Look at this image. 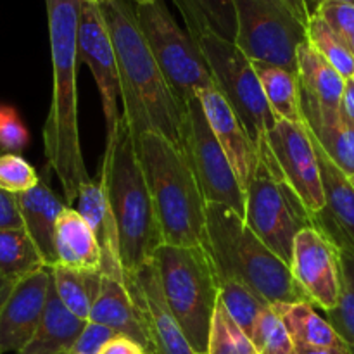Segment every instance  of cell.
<instances>
[{"mask_svg": "<svg viewBox=\"0 0 354 354\" xmlns=\"http://www.w3.org/2000/svg\"><path fill=\"white\" fill-rule=\"evenodd\" d=\"M100 12L118 59L123 120L133 138L152 131L185 147L187 111L176 100L138 26L130 0H102Z\"/></svg>", "mask_w": 354, "mask_h": 354, "instance_id": "obj_1", "label": "cell"}, {"mask_svg": "<svg viewBox=\"0 0 354 354\" xmlns=\"http://www.w3.org/2000/svg\"><path fill=\"white\" fill-rule=\"evenodd\" d=\"M52 54V102L44 127L47 165L57 176L68 206L90 182L78 131V28L83 0H45Z\"/></svg>", "mask_w": 354, "mask_h": 354, "instance_id": "obj_2", "label": "cell"}, {"mask_svg": "<svg viewBox=\"0 0 354 354\" xmlns=\"http://www.w3.org/2000/svg\"><path fill=\"white\" fill-rule=\"evenodd\" d=\"M100 185L118 225L124 275H135L152 261L162 235L135 138L124 120L106 144Z\"/></svg>", "mask_w": 354, "mask_h": 354, "instance_id": "obj_3", "label": "cell"}, {"mask_svg": "<svg viewBox=\"0 0 354 354\" xmlns=\"http://www.w3.org/2000/svg\"><path fill=\"white\" fill-rule=\"evenodd\" d=\"M158 216L162 244L206 248V201L182 149L158 133L135 140Z\"/></svg>", "mask_w": 354, "mask_h": 354, "instance_id": "obj_4", "label": "cell"}, {"mask_svg": "<svg viewBox=\"0 0 354 354\" xmlns=\"http://www.w3.org/2000/svg\"><path fill=\"white\" fill-rule=\"evenodd\" d=\"M207 249L218 280L245 283L268 304L310 303L297 286L290 266L280 259L235 211L218 204L206 206Z\"/></svg>", "mask_w": 354, "mask_h": 354, "instance_id": "obj_5", "label": "cell"}, {"mask_svg": "<svg viewBox=\"0 0 354 354\" xmlns=\"http://www.w3.org/2000/svg\"><path fill=\"white\" fill-rule=\"evenodd\" d=\"M162 296L197 354H207L220 282L209 249L162 244L154 258Z\"/></svg>", "mask_w": 354, "mask_h": 354, "instance_id": "obj_6", "label": "cell"}, {"mask_svg": "<svg viewBox=\"0 0 354 354\" xmlns=\"http://www.w3.org/2000/svg\"><path fill=\"white\" fill-rule=\"evenodd\" d=\"M133 7L138 26L159 69L165 75L173 95L187 111V106L197 99L201 92L216 86L199 41L178 26L161 0Z\"/></svg>", "mask_w": 354, "mask_h": 354, "instance_id": "obj_7", "label": "cell"}, {"mask_svg": "<svg viewBox=\"0 0 354 354\" xmlns=\"http://www.w3.org/2000/svg\"><path fill=\"white\" fill-rule=\"evenodd\" d=\"M199 45L209 64L214 85L244 124L258 154H268L266 140L279 120L270 109L252 61L234 41L213 33L204 35Z\"/></svg>", "mask_w": 354, "mask_h": 354, "instance_id": "obj_8", "label": "cell"}, {"mask_svg": "<svg viewBox=\"0 0 354 354\" xmlns=\"http://www.w3.org/2000/svg\"><path fill=\"white\" fill-rule=\"evenodd\" d=\"M245 223L289 266L297 234L317 227L315 214L308 211L282 173L261 159L245 189Z\"/></svg>", "mask_w": 354, "mask_h": 354, "instance_id": "obj_9", "label": "cell"}, {"mask_svg": "<svg viewBox=\"0 0 354 354\" xmlns=\"http://www.w3.org/2000/svg\"><path fill=\"white\" fill-rule=\"evenodd\" d=\"M235 45L252 62L279 66L297 75V48L308 30L287 0H234Z\"/></svg>", "mask_w": 354, "mask_h": 354, "instance_id": "obj_10", "label": "cell"}, {"mask_svg": "<svg viewBox=\"0 0 354 354\" xmlns=\"http://www.w3.org/2000/svg\"><path fill=\"white\" fill-rule=\"evenodd\" d=\"M183 152L192 165L206 204L228 207L245 220V190L214 137L199 97L187 106Z\"/></svg>", "mask_w": 354, "mask_h": 354, "instance_id": "obj_11", "label": "cell"}, {"mask_svg": "<svg viewBox=\"0 0 354 354\" xmlns=\"http://www.w3.org/2000/svg\"><path fill=\"white\" fill-rule=\"evenodd\" d=\"M78 61L85 62L92 73L100 92L104 118L107 127V140L116 135L123 116L118 100L121 97L120 69L109 30L97 2L83 0L78 28Z\"/></svg>", "mask_w": 354, "mask_h": 354, "instance_id": "obj_12", "label": "cell"}, {"mask_svg": "<svg viewBox=\"0 0 354 354\" xmlns=\"http://www.w3.org/2000/svg\"><path fill=\"white\" fill-rule=\"evenodd\" d=\"M266 145L275 156L286 182L301 197L308 211L311 214L324 211L325 192L322 171L306 123L297 127L290 121L279 120L275 128L270 131Z\"/></svg>", "mask_w": 354, "mask_h": 354, "instance_id": "obj_13", "label": "cell"}, {"mask_svg": "<svg viewBox=\"0 0 354 354\" xmlns=\"http://www.w3.org/2000/svg\"><path fill=\"white\" fill-rule=\"evenodd\" d=\"M290 272L315 308L330 311L337 306L341 297L339 248L322 228L310 227L297 234Z\"/></svg>", "mask_w": 354, "mask_h": 354, "instance_id": "obj_14", "label": "cell"}, {"mask_svg": "<svg viewBox=\"0 0 354 354\" xmlns=\"http://www.w3.org/2000/svg\"><path fill=\"white\" fill-rule=\"evenodd\" d=\"M124 283L147 337V354H197L169 313L154 261L124 275Z\"/></svg>", "mask_w": 354, "mask_h": 354, "instance_id": "obj_15", "label": "cell"}, {"mask_svg": "<svg viewBox=\"0 0 354 354\" xmlns=\"http://www.w3.org/2000/svg\"><path fill=\"white\" fill-rule=\"evenodd\" d=\"M50 279V268H44L16 282L0 308V354H17L33 339L47 306Z\"/></svg>", "mask_w": 354, "mask_h": 354, "instance_id": "obj_16", "label": "cell"}, {"mask_svg": "<svg viewBox=\"0 0 354 354\" xmlns=\"http://www.w3.org/2000/svg\"><path fill=\"white\" fill-rule=\"evenodd\" d=\"M199 100L203 104L207 121L213 128L214 137L223 147L242 189L245 190L259 162L258 149L254 147L244 124L241 123L237 114L228 106L216 86L201 92Z\"/></svg>", "mask_w": 354, "mask_h": 354, "instance_id": "obj_17", "label": "cell"}, {"mask_svg": "<svg viewBox=\"0 0 354 354\" xmlns=\"http://www.w3.org/2000/svg\"><path fill=\"white\" fill-rule=\"evenodd\" d=\"M313 144L325 192L324 211L315 214L317 227L322 228L335 245L354 251V185L351 178L325 154L315 138Z\"/></svg>", "mask_w": 354, "mask_h": 354, "instance_id": "obj_18", "label": "cell"}, {"mask_svg": "<svg viewBox=\"0 0 354 354\" xmlns=\"http://www.w3.org/2000/svg\"><path fill=\"white\" fill-rule=\"evenodd\" d=\"M301 88V86H299ZM301 109L311 137L348 176H354V123L342 111L320 106L301 88Z\"/></svg>", "mask_w": 354, "mask_h": 354, "instance_id": "obj_19", "label": "cell"}, {"mask_svg": "<svg viewBox=\"0 0 354 354\" xmlns=\"http://www.w3.org/2000/svg\"><path fill=\"white\" fill-rule=\"evenodd\" d=\"M75 209L85 218L88 227L92 228L93 235L97 239V244L100 248V254H102L100 273L104 277H111V279L123 280L124 282L118 225L100 182H92L90 180V182L83 183L78 192V197L75 201Z\"/></svg>", "mask_w": 354, "mask_h": 354, "instance_id": "obj_20", "label": "cell"}, {"mask_svg": "<svg viewBox=\"0 0 354 354\" xmlns=\"http://www.w3.org/2000/svg\"><path fill=\"white\" fill-rule=\"evenodd\" d=\"M17 204L23 216L24 230L33 239L47 268H54L55 265H59L57 251H55V228H57L59 216L68 207V204L55 196L44 178H40L35 189L19 194Z\"/></svg>", "mask_w": 354, "mask_h": 354, "instance_id": "obj_21", "label": "cell"}, {"mask_svg": "<svg viewBox=\"0 0 354 354\" xmlns=\"http://www.w3.org/2000/svg\"><path fill=\"white\" fill-rule=\"evenodd\" d=\"M85 325V320H80L62 304L54 280L50 279L47 306L40 327L35 332L33 339L17 354H69Z\"/></svg>", "mask_w": 354, "mask_h": 354, "instance_id": "obj_22", "label": "cell"}, {"mask_svg": "<svg viewBox=\"0 0 354 354\" xmlns=\"http://www.w3.org/2000/svg\"><path fill=\"white\" fill-rule=\"evenodd\" d=\"M88 322L104 325L116 334L131 339L147 353V337L123 280L102 275L99 296L93 301Z\"/></svg>", "mask_w": 354, "mask_h": 354, "instance_id": "obj_23", "label": "cell"}, {"mask_svg": "<svg viewBox=\"0 0 354 354\" xmlns=\"http://www.w3.org/2000/svg\"><path fill=\"white\" fill-rule=\"evenodd\" d=\"M55 251L61 266L76 272H100L102 254L97 239L75 207L68 206L59 216Z\"/></svg>", "mask_w": 354, "mask_h": 354, "instance_id": "obj_24", "label": "cell"}, {"mask_svg": "<svg viewBox=\"0 0 354 354\" xmlns=\"http://www.w3.org/2000/svg\"><path fill=\"white\" fill-rule=\"evenodd\" d=\"M297 82L320 106L341 111L346 80L317 50L304 41L297 48Z\"/></svg>", "mask_w": 354, "mask_h": 354, "instance_id": "obj_25", "label": "cell"}, {"mask_svg": "<svg viewBox=\"0 0 354 354\" xmlns=\"http://www.w3.org/2000/svg\"><path fill=\"white\" fill-rule=\"evenodd\" d=\"M182 12L187 31L196 41L206 33L234 41L237 37V14L234 0H173Z\"/></svg>", "mask_w": 354, "mask_h": 354, "instance_id": "obj_26", "label": "cell"}, {"mask_svg": "<svg viewBox=\"0 0 354 354\" xmlns=\"http://www.w3.org/2000/svg\"><path fill=\"white\" fill-rule=\"evenodd\" d=\"M294 342L322 348H348L330 322L310 303L272 304Z\"/></svg>", "mask_w": 354, "mask_h": 354, "instance_id": "obj_27", "label": "cell"}, {"mask_svg": "<svg viewBox=\"0 0 354 354\" xmlns=\"http://www.w3.org/2000/svg\"><path fill=\"white\" fill-rule=\"evenodd\" d=\"M259 76L263 90L270 109L277 120H286L290 123L303 127L304 116L301 109V88L297 76L279 66L265 64V62H252Z\"/></svg>", "mask_w": 354, "mask_h": 354, "instance_id": "obj_28", "label": "cell"}, {"mask_svg": "<svg viewBox=\"0 0 354 354\" xmlns=\"http://www.w3.org/2000/svg\"><path fill=\"white\" fill-rule=\"evenodd\" d=\"M50 273L62 304L80 320L88 322L93 301L99 296L102 273L76 272V270H69L61 265L50 268Z\"/></svg>", "mask_w": 354, "mask_h": 354, "instance_id": "obj_29", "label": "cell"}, {"mask_svg": "<svg viewBox=\"0 0 354 354\" xmlns=\"http://www.w3.org/2000/svg\"><path fill=\"white\" fill-rule=\"evenodd\" d=\"M47 268L33 239L24 228L0 230V275L10 282Z\"/></svg>", "mask_w": 354, "mask_h": 354, "instance_id": "obj_30", "label": "cell"}, {"mask_svg": "<svg viewBox=\"0 0 354 354\" xmlns=\"http://www.w3.org/2000/svg\"><path fill=\"white\" fill-rule=\"evenodd\" d=\"M220 301L235 324L252 337L259 315L270 306L256 290L234 279H220Z\"/></svg>", "mask_w": 354, "mask_h": 354, "instance_id": "obj_31", "label": "cell"}, {"mask_svg": "<svg viewBox=\"0 0 354 354\" xmlns=\"http://www.w3.org/2000/svg\"><path fill=\"white\" fill-rule=\"evenodd\" d=\"M339 259H341V297L337 306L330 311H324V315L351 354H354V251L349 248H339Z\"/></svg>", "mask_w": 354, "mask_h": 354, "instance_id": "obj_32", "label": "cell"}, {"mask_svg": "<svg viewBox=\"0 0 354 354\" xmlns=\"http://www.w3.org/2000/svg\"><path fill=\"white\" fill-rule=\"evenodd\" d=\"M308 41L344 80L354 78V52L344 40L322 19L313 14L308 21Z\"/></svg>", "mask_w": 354, "mask_h": 354, "instance_id": "obj_33", "label": "cell"}, {"mask_svg": "<svg viewBox=\"0 0 354 354\" xmlns=\"http://www.w3.org/2000/svg\"><path fill=\"white\" fill-rule=\"evenodd\" d=\"M207 354H259L252 339L235 324L221 301H218L211 322Z\"/></svg>", "mask_w": 354, "mask_h": 354, "instance_id": "obj_34", "label": "cell"}, {"mask_svg": "<svg viewBox=\"0 0 354 354\" xmlns=\"http://www.w3.org/2000/svg\"><path fill=\"white\" fill-rule=\"evenodd\" d=\"M40 182L33 166L17 154H0V189L19 196L35 189Z\"/></svg>", "mask_w": 354, "mask_h": 354, "instance_id": "obj_35", "label": "cell"}, {"mask_svg": "<svg viewBox=\"0 0 354 354\" xmlns=\"http://www.w3.org/2000/svg\"><path fill=\"white\" fill-rule=\"evenodd\" d=\"M315 14L320 16L354 52V3L325 2Z\"/></svg>", "mask_w": 354, "mask_h": 354, "instance_id": "obj_36", "label": "cell"}, {"mask_svg": "<svg viewBox=\"0 0 354 354\" xmlns=\"http://www.w3.org/2000/svg\"><path fill=\"white\" fill-rule=\"evenodd\" d=\"M28 144V130L17 116L16 109L9 106H0V147L10 151H21Z\"/></svg>", "mask_w": 354, "mask_h": 354, "instance_id": "obj_37", "label": "cell"}, {"mask_svg": "<svg viewBox=\"0 0 354 354\" xmlns=\"http://www.w3.org/2000/svg\"><path fill=\"white\" fill-rule=\"evenodd\" d=\"M116 335L120 334H116V332L111 330V328L104 327V325L86 322L85 328H83V332L80 334L78 341L75 342V346H73L69 354H99L102 351L104 346H106L111 339L116 337Z\"/></svg>", "mask_w": 354, "mask_h": 354, "instance_id": "obj_38", "label": "cell"}, {"mask_svg": "<svg viewBox=\"0 0 354 354\" xmlns=\"http://www.w3.org/2000/svg\"><path fill=\"white\" fill-rule=\"evenodd\" d=\"M24 228L17 196L0 189V230Z\"/></svg>", "mask_w": 354, "mask_h": 354, "instance_id": "obj_39", "label": "cell"}, {"mask_svg": "<svg viewBox=\"0 0 354 354\" xmlns=\"http://www.w3.org/2000/svg\"><path fill=\"white\" fill-rule=\"evenodd\" d=\"M99 354H147L145 349L140 344H137L131 339L124 337V335H116L114 339H111L106 346L102 348V351Z\"/></svg>", "mask_w": 354, "mask_h": 354, "instance_id": "obj_40", "label": "cell"}, {"mask_svg": "<svg viewBox=\"0 0 354 354\" xmlns=\"http://www.w3.org/2000/svg\"><path fill=\"white\" fill-rule=\"evenodd\" d=\"M294 354H351V351L348 348H322L294 342Z\"/></svg>", "mask_w": 354, "mask_h": 354, "instance_id": "obj_41", "label": "cell"}, {"mask_svg": "<svg viewBox=\"0 0 354 354\" xmlns=\"http://www.w3.org/2000/svg\"><path fill=\"white\" fill-rule=\"evenodd\" d=\"M341 111L346 118H349V120L354 123V78L346 80Z\"/></svg>", "mask_w": 354, "mask_h": 354, "instance_id": "obj_42", "label": "cell"}, {"mask_svg": "<svg viewBox=\"0 0 354 354\" xmlns=\"http://www.w3.org/2000/svg\"><path fill=\"white\" fill-rule=\"evenodd\" d=\"M287 2H289V6L292 7L294 12L297 14V17H299L304 24H308V21H310L311 16H310V12H308L304 0H287Z\"/></svg>", "mask_w": 354, "mask_h": 354, "instance_id": "obj_43", "label": "cell"}, {"mask_svg": "<svg viewBox=\"0 0 354 354\" xmlns=\"http://www.w3.org/2000/svg\"><path fill=\"white\" fill-rule=\"evenodd\" d=\"M14 286H16V282H10V280H7L6 277L0 275V308L3 306V303H6V299L9 297L10 290L14 289Z\"/></svg>", "mask_w": 354, "mask_h": 354, "instance_id": "obj_44", "label": "cell"}, {"mask_svg": "<svg viewBox=\"0 0 354 354\" xmlns=\"http://www.w3.org/2000/svg\"><path fill=\"white\" fill-rule=\"evenodd\" d=\"M325 2H346V3H354V0H304V3H306V9L308 12H310V16H313L315 12H317L318 7L322 6V3Z\"/></svg>", "mask_w": 354, "mask_h": 354, "instance_id": "obj_45", "label": "cell"}, {"mask_svg": "<svg viewBox=\"0 0 354 354\" xmlns=\"http://www.w3.org/2000/svg\"><path fill=\"white\" fill-rule=\"evenodd\" d=\"M133 6H147V3H154V2H159V0H130Z\"/></svg>", "mask_w": 354, "mask_h": 354, "instance_id": "obj_46", "label": "cell"}, {"mask_svg": "<svg viewBox=\"0 0 354 354\" xmlns=\"http://www.w3.org/2000/svg\"><path fill=\"white\" fill-rule=\"evenodd\" d=\"M88 2H97V3H99V2H102V0H88Z\"/></svg>", "mask_w": 354, "mask_h": 354, "instance_id": "obj_47", "label": "cell"}, {"mask_svg": "<svg viewBox=\"0 0 354 354\" xmlns=\"http://www.w3.org/2000/svg\"><path fill=\"white\" fill-rule=\"evenodd\" d=\"M349 178H351V182H353V185H354V176H349Z\"/></svg>", "mask_w": 354, "mask_h": 354, "instance_id": "obj_48", "label": "cell"}]
</instances>
